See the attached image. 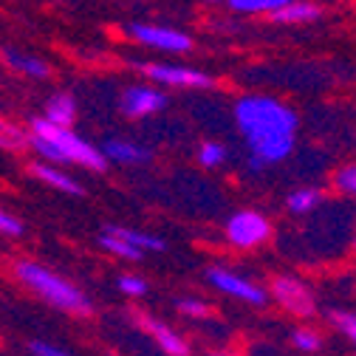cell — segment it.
<instances>
[{
    "mask_svg": "<svg viewBox=\"0 0 356 356\" xmlns=\"http://www.w3.org/2000/svg\"><path fill=\"white\" fill-rule=\"evenodd\" d=\"M232 116L249 147V172H263L266 167L280 164L291 156L300 119L286 102L269 94H243L235 102Z\"/></svg>",
    "mask_w": 356,
    "mask_h": 356,
    "instance_id": "cell-1",
    "label": "cell"
},
{
    "mask_svg": "<svg viewBox=\"0 0 356 356\" xmlns=\"http://www.w3.org/2000/svg\"><path fill=\"white\" fill-rule=\"evenodd\" d=\"M29 147L46 164H54V167L79 164V167L94 170V172L108 170V161L99 153V147H94L91 142H85L82 136H76L71 127H54L49 122H42L40 116L31 119Z\"/></svg>",
    "mask_w": 356,
    "mask_h": 356,
    "instance_id": "cell-2",
    "label": "cell"
},
{
    "mask_svg": "<svg viewBox=\"0 0 356 356\" xmlns=\"http://www.w3.org/2000/svg\"><path fill=\"white\" fill-rule=\"evenodd\" d=\"M15 277L46 305L63 311L71 317H91L94 314V302L88 300V294L71 283L68 277L57 275L49 266H42L37 260H17L15 263Z\"/></svg>",
    "mask_w": 356,
    "mask_h": 356,
    "instance_id": "cell-3",
    "label": "cell"
},
{
    "mask_svg": "<svg viewBox=\"0 0 356 356\" xmlns=\"http://www.w3.org/2000/svg\"><path fill=\"white\" fill-rule=\"evenodd\" d=\"M269 300H275L286 314L297 320H311L317 314V297L300 277L294 275H277L269 283Z\"/></svg>",
    "mask_w": 356,
    "mask_h": 356,
    "instance_id": "cell-4",
    "label": "cell"
},
{
    "mask_svg": "<svg viewBox=\"0 0 356 356\" xmlns=\"http://www.w3.org/2000/svg\"><path fill=\"white\" fill-rule=\"evenodd\" d=\"M207 280L209 286L218 291V294H227L238 302H246V305H266L269 302V291H266L260 283L249 280L246 275L235 272V269H227V266H209L207 269Z\"/></svg>",
    "mask_w": 356,
    "mask_h": 356,
    "instance_id": "cell-5",
    "label": "cell"
},
{
    "mask_svg": "<svg viewBox=\"0 0 356 356\" xmlns=\"http://www.w3.org/2000/svg\"><path fill=\"white\" fill-rule=\"evenodd\" d=\"M224 235L235 249L249 252V249L263 246L266 241L272 238V220L266 218L263 212H257V209H241L227 220Z\"/></svg>",
    "mask_w": 356,
    "mask_h": 356,
    "instance_id": "cell-6",
    "label": "cell"
},
{
    "mask_svg": "<svg viewBox=\"0 0 356 356\" xmlns=\"http://www.w3.org/2000/svg\"><path fill=\"white\" fill-rule=\"evenodd\" d=\"M127 34H130V40H136L139 46L164 51V54H187L193 49V37L187 31L159 26V23H130Z\"/></svg>",
    "mask_w": 356,
    "mask_h": 356,
    "instance_id": "cell-7",
    "label": "cell"
},
{
    "mask_svg": "<svg viewBox=\"0 0 356 356\" xmlns=\"http://www.w3.org/2000/svg\"><path fill=\"white\" fill-rule=\"evenodd\" d=\"M139 68L153 85H164V88H198V91H204V88L215 85L212 74L181 63H142Z\"/></svg>",
    "mask_w": 356,
    "mask_h": 356,
    "instance_id": "cell-8",
    "label": "cell"
},
{
    "mask_svg": "<svg viewBox=\"0 0 356 356\" xmlns=\"http://www.w3.org/2000/svg\"><path fill=\"white\" fill-rule=\"evenodd\" d=\"M133 323L139 325V331L156 342V348L164 353V356H190V342L178 334L175 328H170L167 323H161L159 317L147 314V311H133Z\"/></svg>",
    "mask_w": 356,
    "mask_h": 356,
    "instance_id": "cell-9",
    "label": "cell"
},
{
    "mask_svg": "<svg viewBox=\"0 0 356 356\" xmlns=\"http://www.w3.org/2000/svg\"><path fill=\"white\" fill-rule=\"evenodd\" d=\"M119 108L127 119H147L167 108V94L156 85H130L119 97Z\"/></svg>",
    "mask_w": 356,
    "mask_h": 356,
    "instance_id": "cell-10",
    "label": "cell"
},
{
    "mask_svg": "<svg viewBox=\"0 0 356 356\" xmlns=\"http://www.w3.org/2000/svg\"><path fill=\"white\" fill-rule=\"evenodd\" d=\"M99 153L105 156L108 164H122V167H142V164H147L150 156H153L145 145L133 142V139H124V136L108 139Z\"/></svg>",
    "mask_w": 356,
    "mask_h": 356,
    "instance_id": "cell-11",
    "label": "cell"
},
{
    "mask_svg": "<svg viewBox=\"0 0 356 356\" xmlns=\"http://www.w3.org/2000/svg\"><path fill=\"white\" fill-rule=\"evenodd\" d=\"M31 175L37 178V181L46 184V187L57 190V193L82 195V184L76 181L74 175H68L63 167H54V164H46V161H34V164H31Z\"/></svg>",
    "mask_w": 356,
    "mask_h": 356,
    "instance_id": "cell-12",
    "label": "cell"
},
{
    "mask_svg": "<svg viewBox=\"0 0 356 356\" xmlns=\"http://www.w3.org/2000/svg\"><path fill=\"white\" fill-rule=\"evenodd\" d=\"M105 232L122 238L124 243H130L133 249H139L142 254H147V252H164V249H167V241H164V238H159V235H153V232H145V229L111 224V227H105Z\"/></svg>",
    "mask_w": 356,
    "mask_h": 356,
    "instance_id": "cell-13",
    "label": "cell"
},
{
    "mask_svg": "<svg viewBox=\"0 0 356 356\" xmlns=\"http://www.w3.org/2000/svg\"><path fill=\"white\" fill-rule=\"evenodd\" d=\"M323 9L317 3H311V0H291L289 6H283L280 12L272 15L275 23H283V26H305V23H314L320 20Z\"/></svg>",
    "mask_w": 356,
    "mask_h": 356,
    "instance_id": "cell-14",
    "label": "cell"
},
{
    "mask_svg": "<svg viewBox=\"0 0 356 356\" xmlns=\"http://www.w3.org/2000/svg\"><path fill=\"white\" fill-rule=\"evenodd\" d=\"M40 119L54 124V127H71L74 119H76V102H74V97L71 94H54L46 102V111H42Z\"/></svg>",
    "mask_w": 356,
    "mask_h": 356,
    "instance_id": "cell-15",
    "label": "cell"
},
{
    "mask_svg": "<svg viewBox=\"0 0 356 356\" xmlns=\"http://www.w3.org/2000/svg\"><path fill=\"white\" fill-rule=\"evenodd\" d=\"M323 204V190L317 187H297L286 195V209L291 215H311Z\"/></svg>",
    "mask_w": 356,
    "mask_h": 356,
    "instance_id": "cell-16",
    "label": "cell"
},
{
    "mask_svg": "<svg viewBox=\"0 0 356 356\" xmlns=\"http://www.w3.org/2000/svg\"><path fill=\"white\" fill-rule=\"evenodd\" d=\"M3 57H6V63H9L15 71H20V74H26V76H34V79L49 76V63L40 60V57L17 54V51H12V49H3Z\"/></svg>",
    "mask_w": 356,
    "mask_h": 356,
    "instance_id": "cell-17",
    "label": "cell"
},
{
    "mask_svg": "<svg viewBox=\"0 0 356 356\" xmlns=\"http://www.w3.org/2000/svg\"><path fill=\"white\" fill-rule=\"evenodd\" d=\"M289 3L291 0H227V6L238 15H269V17Z\"/></svg>",
    "mask_w": 356,
    "mask_h": 356,
    "instance_id": "cell-18",
    "label": "cell"
},
{
    "mask_svg": "<svg viewBox=\"0 0 356 356\" xmlns=\"http://www.w3.org/2000/svg\"><path fill=\"white\" fill-rule=\"evenodd\" d=\"M26 147H29V133L20 124H12L9 119L0 116V150L20 153Z\"/></svg>",
    "mask_w": 356,
    "mask_h": 356,
    "instance_id": "cell-19",
    "label": "cell"
},
{
    "mask_svg": "<svg viewBox=\"0 0 356 356\" xmlns=\"http://www.w3.org/2000/svg\"><path fill=\"white\" fill-rule=\"evenodd\" d=\"M323 334L317 328H311V325H300L291 331V345L300 350V353H317L323 350Z\"/></svg>",
    "mask_w": 356,
    "mask_h": 356,
    "instance_id": "cell-20",
    "label": "cell"
},
{
    "mask_svg": "<svg viewBox=\"0 0 356 356\" xmlns=\"http://www.w3.org/2000/svg\"><path fill=\"white\" fill-rule=\"evenodd\" d=\"M99 246H102L105 252H111L113 257H119V260H130V263H139V260L145 257L139 249H133L130 243H124L122 238H116V235H111V232H102V235H99Z\"/></svg>",
    "mask_w": 356,
    "mask_h": 356,
    "instance_id": "cell-21",
    "label": "cell"
},
{
    "mask_svg": "<svg viewBox=\"0 0 356 356\" xmlns=\"http://www.w3.org/2000/svg\"><path fill=\"white\" fill-rule=\"evenodd\" d=\"M227 159H229L227 145H220V142H201V145H198V164L207 167V170L220 167Z\"/></svg>",
    "mask_w": 356,
    "mask_h": 356,
    "instance_id": "cell-22",
    "label": "cell"
},
{
    "mask_svg": "<svg viewBox=\"0 0 356 356\" xmlns=\"http://www.w3.org/2000/svg\"><path fill=\"white\" fill-rule=\"evenodd\" d=\"M175 311L187 320H209V314H212L209 302H204L201 297H181L175 302Z\"/></svg>",
    "mask_w": 356,
    "mask_h": 356,
    "instance_id": "cell-23",
    "label": "cell"
},
{
    "mask_svg": "<svg viewBox=\"0 0 356 356\" xmlns=\"http://www.w3.org/2000/svg\"><path fill=\"white\" fill-rule=\"evenodd\" d=\"M328 320H331V325L356 348V311H331Z\"/></svg>",
    "mask_w": 356,
    "mask_h": 356,
    "instance_id": "cell-24",
    "label": "cell"
},
{
    "mask_svg": "<svg viewBox=\"0 0 356 356\" xmlns=\"http://www.w3.org/2000/svg\"><path fill=\"white\" fill-rule=\"evenodd\" d=\"M116 286H119V291H122L124 297H130V300H142V297H147V291H150V283H147L142 275H122Z\"/></svg>",
    "mask_w": 356,
    "mask_h": 356,
    "instance_id": "cell-25",
    "label": "cell"
},
{
    "mask_svg": "<svg viewBox=\"0 0 356 356\" xmlns=\"http://www.w3.org/2000/svg\"><path fill=\"white\" fill-rule=\"evenodd\" d=\"M334 187L342 193V195H350L356 198V164H345L334 172Z\"/></svg>",
    "mask_w": 356,
    "mask_h": 356,
    "instance_id": "cell-26",
    "label": "cell"
},
{
    "mask_svg": "<svg viewBox=\"0 0 356 356\" xmlns=\"http://www.w3.org/2000/svg\"><path fill=\"white\" fill-rule=\"evenodd\" d=\"M29 353L31 356H74L63 345H54V342H46V339H31L29 342Z\"/></svg>",
    "mask_w": 356,
    "mask_h": 356,
    "instance_id": "cell-27",
    "label": "cell"
},
{
    "mask_svg": "<svg viewBox=\"0 0 356 356\" xmlns=\"http://www.w3.org/2000/svg\"><path fill=\"white\" fill-rule=\"evenodd\" d=\"M23 232H26L23 220L15 218V215L6 212V209H0V235H3V238H20Z\"/></svg>",
    "mask_w": 356,
    "mask_h": 356,
    "instance_id": "cell-28",
    "label": "cell"
},
{
    "mask_svg": "<svg viewBox=\"0 0 356 356\" xmlns=\"http://www.w3.org/2000/svg\"><path fill=\"white\" fill-rule=\"evenodd\" d=\"M209 356H241V353H232V350H215V353H209Z\"/></svg>",
    "mask_w": 356,
    "mask_h": 356,
    "instance_id": "cell-29",
    "label": "cell"
},
{
    "mask_svg": "<svg viewBox=\"0 0 356 356\" xmlns=\"http://www.w3.org/2000/svg\"><path fill=\"white\" fill-rule=\"evenodd\" d=\"M204 3H227V0H204Z\"/></svg>",
    "mask_w": 356,
    "mask_h": 356,
    "instance_id": "cell-30",
    "label": "cell"
},
{
    "mask_svg": "<svg viewBox=\"0 0 356 356\" xmlns=\"http://www.w3.org/2000/svg\"><path fill=\"white\" fill-rule=\"evenodd\" d=\"M353 249H356V241H353Z\"/></svg>",
    "mask_w": 356,
    "mask_h": 356,
    "instance_id": "cell-31",
    "label": "cell"
}]
</instances>
